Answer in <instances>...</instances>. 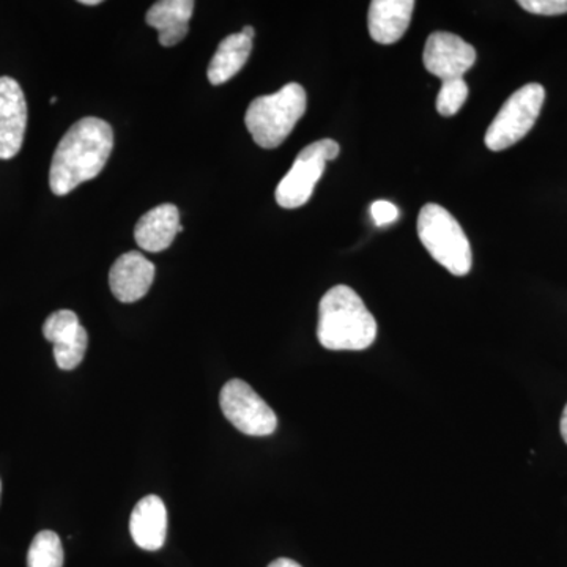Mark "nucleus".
<instances>
[{
    "label": "nucleus",
    "instance_id": "obj_19",
    "mask_svg": "<svg viewBox=\"0 0 567 567\" xmlns=\"http://www.w3.org/2000/svg\"><path fill=\"white\" fill-rule=\"evenodd\" d=\"M518 6L529 13L557 17L567 13V0H520Z\"/></svg>",
    "mask_w": 567,
    "mask_h": 567
},
{
    "label": "nucleus",
    "instance_id": "obj_20",
    "mask_svg": "<svg viewBox=\"0 0 567 567\" xmlns=\"http://www.w3.org/2000/svg\"><path fill=\"white\" fill-rule=\"evenodd\" d=\"M371 215L377 226L383 227L399 218V210L394 204L388 203V200H377L371 205Z\"/></svg>",
    "mask_w": 567,
    "mask_h": 567
},
{
    "label": "nucleus",
    "instance_id": "obj_11",
    "mask_svg": "<svg viewBox=\"0 0 567 567\" xmlns=\"http://www.w3.org/2000/svg\"><path fill=\"white\" fill-rule=\"evenodd\" d=\"M153 279H155V265L141 252H126L111 267V292L122 303H134L147 295Z\"/></svg>",
    "mask_w": 567,
    "mask_h": 567
},
{
    "label": "nucleus",
    "instance_id": "obj_13",
    "mask_svg": "<svg viewBox=\"0 0 567 567\" xmlns=\"http://www.w3.org/2000/svg\"><path fill=\"white\" fill-rule=\"evenodd\" d=\"M130 533L142 550L156 551L166 543L167 509L156 495L142 498L130 518Z\"/></svg>",
    "mask_w": 567,
    "mask_h": 567
},
{
    "label": "nucleus",
    "instance_id": "obj_23",
    "mask_svg": "<svg viewBox=\"0 0 567 567\" xmlns=\"http://www.w3.org/2000/svg\"><path fill=\"white\" fill-rule=\"evenodd\" d=\"M240 33L248 40H252L254 35H256V32H254V28H251V25H246V28H244V31H241Z\"/></svg>",
    "mask_w": 567,
    "mask_h": 567
},
{
    "label": "nucleus",
    "instance_id": "obj_10",
    "mask_svg": "<svg viewBox=\"0 0 567 567\" xmlns=\"http://www.w3.org/2000/svg\"><path fill=\"white\" fill-rule=\"evenodd\" d=\"M28 128V103L17 81L0 78V159L20 153Z\"/></svg>",
    "mask_w": 567,
    "mask_h": 567
},
{
    "label": "nucleus",
    "instance_id": "obj_7",
    "mask_svg": "<svg viewBox=\"0 0 567 567\" xmlns=\"http://www.w3.org/2000/svg\"><path fill=\"white\" fill-rule=\"evenodd\" d=\"M219 405L224 416L245 435L267 436L278 427L274 409L244 380L234 379L223 386Z\"/></svg>",
    "mask_w": 567,
    "mask_h": 567
},
{
    "label": "nucleus",
    "instance_id": "obj_6",
    "mask_svg": "<svg viewBox=\"0 0 567 567\" xmlns=\"http://www.w3.org/2000/svg\"><path fill=\"white\" fill-rule=\"evenodd\" d=\"M339 151L338 142L322 140L312 142L298 153L293 166L276 188V203L282 208L303 207L311 199L324 166L339 155Z\"/></svg>",
    "mask_w": 567,
    "mask_h": 567
},
{
    "label": "nucleus",
    "instance_id": "obj_12",
    "mask_svg": "<svg viewBox=\"0 0 567 567\" xmlns=\"http://www.w3.org/2000/svg\"><path fill=\"white\" fill-rule=\"evenodd\" d=\"M182 230L178 208L173 204H163L142 216L134 229V238L144 251L162 252L173 245L175 235Z\"/></svg>",
    "mask_w": 567,
    "mask_h": 567
},
{
    "label": "nucleus",
    "instance_id": "obj_18",
    "mask_svg": "<svg viewBox=\"0 0 567 567\" xmlns=\"http://www.w3.org/2000/svg\"><path fill=\"white\" fill-rule=\"evenodd\" d=\"M468 99V85L464 80L445 81L436 96V111L443 117H453Z\"/></svg>",
    "mask_w": 567,
    "mask_h": 567
},
{
    "label": "nucleus",
    "instance_id": "obj_9",
    "mask_svg": "<svg viewBox=\"0 0 567 567\" xmlns=\"http://www.w3.org/2000/svg\"><path fill=\"white\" fill-rule=\"evenodd\" d=\"M43 336L54 346L55 363L62 371H73L84 360L89 334L73 311L62 309L48 317Z\"/></svg>",
    "mask_w": 567,
    "mask_h": 567
},
{
    "label": "nucleus",
    "instance_id": "obj_4",
    "mask_svg": "<svg viewBox=\"0 0 567 567\" xmlns=\"http://www.w3.org/2000/svg\"><path fill=\"white\" fill-rule=\"evenodd\" d=\"M417 235L432 257L451 275L465 276L472 270V246L457 219L442 205L427 204L417 218Z\"/></svg>",
    "mask_w": 567,
    "mask_h": 567
},
{
    "label": "nucleus",
    "instance_id": "obj_3",
    "mask_svg": "<svg viewBox=\"0 0 567 567\" xmlns=\"http://www.w3.org/2000/svg\"><path fill=\"white\" fill-rule=\"evenodd\" d=\"M306 91L297 82L281 91L259 96L249 104L245 123L252 140L262 148H276L289 137L306 112Z\"/></svg>",
    "mask_w": 567,
    "mask_h": 567
},
{
    "label": "nucleus",
    "instance_id": "obj_22",
    "mask_svg": "<svg viewBox=\"0 0 567 567\" xmlns=\"http://www.w3.org/2000/svg\"><path fill=\"white\" fill-rule=\"evenodd\" d=\"M559 429H561L563 440H565L567 445V405L565 406V412H563L561 425H559Z\"/></svg>",
    "mask_w": 567,
    "mask_h": 567
},
{
    "label": "nucleus",
    "instance_id": "obj_8",
    "mask_svg": "<svg viewBox=\"0 0 567 567\" xmlns=\"http://www.w3.org/2000/svg\"><path fill=\"white\" fill-rule=\"evenodd\" d=\"M424 66L429 73L445 81L464 80L466 71L476 62L472 44L450 32H434L425 41Z\"/></svg>",
    "mask_w": 567,
    "mask_h": 567
},
{
    "label": "nucleus",
    "instance_id": "obj_1",
    "mask_svg": "<svg viewBox=\"0 0 567 567\" xmlns=\"http://www.w3.org/2000/svg\"><path fill=\"white\" fill-rule=\"evenodd\" d=\"M114 148V133L110 123L96 117H84L65 133L52 156L51 192L66 196L74 188L102 174Z\"/></svg>",
    "mask_w": 567,
    "mask_h": 567
},
{
    "label": "nucleus",
    "instance_id": "obj_16",
    "mask_svg": "<svg viewBox=\"0 0 567 567\" xmlns=\"http://www.w3.org/2000/svg\"><path fill=\"white\" fill-rule=\"evenodd\" d=\"M252 51V40L246 39L240 32L226 37L219 43L208 65L207 76L213 85H221L233 80L244 69Z\"/></svg>",
    "mask_w": 567,
    "mask_h": 567
},
{
    "label": "nucleus",
    "instance_id": "obj_24",
    "mask_svg": "<svg viewBox=\"0 0 567 567\" xmlns=\"http://www.w3.org/2000/svg\"><path fill=\"white\" fill-rule=\"evenodd\" d=\"M82 6H100L102 0H82Z\"/></svg>",
    "mask_w": 567,
    "mask_h": 567
},
{
    "label": "nucleus",
    "instance_id": "obj_2",
    "mask_svg": "<svg viewBox=\"0 0 567 567\" xmlns=\"http://www.w3.org/2000/svg\"><path fill=\"white\" fill-rule=\"evenodd\" d=\"M317 338L324 349L360 352L374 344L377 322L360 295L341 284L320 300Z\"/></svg>",
    "mask_w": 567,
    "mask_h": 567
},
{
    "label": "nucleus",
    "instance_id": "obj_14",
    "mask_svg": "<svg viewBox=\"0 0 567 567\" xmlns=\"http://www.w3.org/2000/svg\"><path fill=\"white\" fill-rule=\"evenodd\" d=\"M413 0H374L369 7V33L380 44H393L404 37L412 20Z\"/></svg>",
    "mask_w": 567,
    "mask_h": 567
},
{
    "label": "nucleus",
    "instance_id": "obj_17",
    "mask_svg": "<svg viewBox=\"0 0 567 567\" xmlns=\"http://www.w3.org/2000/svg\"><path fill=\"white\" fill-rule=\"evenodd\" d=\"M28 567H63L61 537L48 529L33 537L28 554Z\"/></svg>",
    "mask_w": 567,
    "mask_h": 567
},
{
    "label": "nucleus",
    "instance_id": "obj_21",
    "mask_svg": "<svg viewBox=\"0 0 567 567\" xmlns=\"http://www.w3.org/2000/svg\"><path fill=\"white\" fill-rule=\"evenodd\" d=\"M268 567H301V566L298 565L297 561H293V559L279 558V559H276V561L271 563V565Z\"/></svg>",
    "mask_w": 567,
    "mask_h": 567
},
{
    "label": "nucleus",
    "instance_id": "obj_15",
    "mask_svg": "<svg viewBox=\"0 0 567 567\" xmlns=\"http://www.w3.org/2000/svg\"><path fill=\"white\" fill-rule=\"evenodd\" d=\"M194 6L193 0H159L147 11L145 21L158 31L162 47L171 48L188 35Z\"/></svg>",
    "mask_w": 567,
    "mask_h": 567
},
{
    "label": "nucleus",
    "instance_id": "obj_5",
    "mask_svg": "<svg viewBox=\"0 0 567 567\" xmlns=\"http://www.w3.org/2000/svg\"><path fill=\"white\" fill-rule=\"evenodd\" d=\"M546 100V89L536 82L524 85L509 96L486 133L488 151L502 152L524 140L535 126Z\"/></svg>",
    "mask_w": 567,
    "mask_h": 567
}]
</instances>
